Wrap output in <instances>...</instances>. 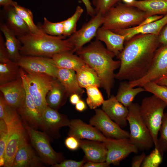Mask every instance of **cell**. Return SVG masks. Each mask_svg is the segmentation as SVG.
Listing matches in <instances>:
<instances>
[{
	"mask_svg": "<svg viewBox=\"0 0 167 167\" xmlns=\"http://www.w3.org/2000/svg\"><path fill=\"white\" fill-rule=\"evenodd\" d=\"M127 41L117 56L120 66L115 79L131 82L141 79L147 73L160 45L158 36L151 34H138Z\"/></svg>",
	"mask_w": 167,
	"mask_h": 167,
	"instance_id": "6da1fadb",
	"label": "cell"
},
{
	"mask_svg": "<svg viewBox=\"0 0 167 167\" xmlns=\"http://www.w3.org/2000/svg\"><path fill=\"white\" fill-rule=\"evenodd\" d=\"M76 52L86 64L96 72L101 87L105 90L108 98L109 97L115 79L114 71L119 68L120 61L114 60L115 54L97 40Z\"/></svg>",
	"mask_w": 167,
	"mask_h": 167,
	"instance_id": "7a4b0ae2",
	"label": "cell"
},
{
	"mask_svg": "<svg viewBox=\"0 0 167 167\" xmlns=\"http://www.w3.org/2000/svg\"><path fill=\"white\" fill-rule=\"evenodd\" d=\"M21 44V56H32L51 58L62 52L72 51L74 46L66 37L53 36L42 31L38 33L29 32L17 37Z\"/></svg>",
	"mask_w": 167,
	"mask_h": 167,
	"instance_id": "3957f363",
	"label": "cell"
},
{
	"mask_svg": "<svg viewBox=\"0 0 167 167\" xmlns=\"http://www.w3.org/2000/svg\"><path fill=\"white\" fill-rule=\"evenodd\" d=\"M150 16L133 6L119 3L113 6L104 15L102 28L114 31L139 25Z\"/></svg>",
	"mask_w": 167,
	"mask_h": 167,
	"instance_id": "277c9868",
	"label": "cell"
},
{
	"mask_svg": "<svg viewBox=\"0 0 167 167\" xmlns=\"http://www.w3.org/2000/svg\"><path fill=\"white\" fill-rule=\"evenodd\" d=\"M167 106L164 101L154 94L144 98L140 105V114L151 133L155 148L157 147L158 135Z\"/></svg>",
	"mask_w": 167,
	"mask_h": 167,
	"instance_id": "5b68a950",
	"label": "cell"
},
{
	"mask_svg": "<svg viewBox=\"0 0 167 167\" xmlns=\"http://www.w3.org/2000/svg\"><path fill=\"white\" fill-rule=\"evenodd\" d=\"M139 107L138 103L133 102L128 107L129 139L138 150H148L152 147L154 142L149 130L141 117Z\"/></svg>",
	"mask_w": 167,
	"mask_h": 167,
	"instance_id": "8992f818",
	"label": "cell"
},
{
	"mask_svg": "<svg viewBox=\"0 0 167 167\" xmlns=\"http://www.w3.org/2000/svg\"><path fill=\"white\" fill-rule=\"evenodd\" d=\"M21 69L28 91L42 115L48 106L47 95L56 78L44 75L28 74Z\"/></svg>",
	"mask_w": 167,
	"mask_h": 167,
	"instance_id": "52a82bcc",
	"label": "cell"
},
{
	"mask_svg": "<svg viewBox=\"0 0 167 167\" xmlns=\"http://www.w3.org/2000/svg\"><path fill=\"white\" fill-rule=\"evenodd\" d=\"M25 128L31 144L42 161L53 166L64 160L62 155L56 152L52 148L46 134L27 126Z\"/></svg>",
	"mask_w": 167,
	"mask_h": 167,
	"instance_id": "ba28073f",
	"label": "cell"
},
{
	"mask_svg": "<svg viewBox=\"0 0 167 167\" xmlns=\"http://www.w3.org/2000/svg\"><path fill=\"white\" fill-rule=\"evenodd\" d=\"M6 123L8 138L5 151L4 167H12L17 152L27 140L26 131L19 115Z\"/></svg>",
	"mask_w": 167,
	"mask_h": 167,
	"instance_id": "9c48e42d",
	"label": "cell"
},
{
	"mask_svg": "<svg viewBox=\"0 0 167 167\" xmlns=\"http://www.w3.org/2000/svg\"><path fill=\"white\" fill-rule=\"evenodd\" d=\"M164 77H167V45L160 46L157 49L151 66L145 75L129 83L132 88L143 87L148 82H156Z\"/></svg>",
	"mask_w": 167,
	"mask_h": 167,
	"instance_id": "30bf717a",
	"label": "cell"
},
{
	"mask_svg": "<svg viewBox=\"0 0 167 167\" xmlns=\"http://www.w3.org/2000/svg\"><path fill=\"white\" fill-rule=\"evenodd\" d=\"M17 62L20 67L27 73L44 75L57 78L58 68L54 63L51 58L21 56Z\"/></svg>",
	"mask_w": 167,
	"mask_h": 167,
	"instance_id": "8fae6325",
	"label": "cell"
},
{
	"mask_svg": "<svg viewBox=\"0 0 167 167\" xmlns=\"http://www.w3.org/2000/svg\"><path fill=\"white\" fill-rule=\"evenodd\" d=\"M104 143L107 150L106 162L109 165H118L130 154L137 153L139 150L129 138L118 139L107 138Z\"/></svg>",
	"mask_w": 167,
	"mask_h": 167,
	"instance_id": "7c38bea8",
	"label": "cell"
},
{
	"mask_svg": "<svg viewBox=\"0 0 167 167\" xmlns=\"http://www.w3.org/2000/svg\"><path fill=\"white\" fill-rule=\"evenodd\" d=\"M95 114L89 120V124L95 126L107 138H128L129 133L122 129L102 109H95Z\"/></svg>",
	"mask_w": 167,
	"mask_h": 167,
	"instance_id": "4fadbf2b",
	"label": "cell"
},
{
	"mask_svg": "<svg viewBox=\"0 0 167 167\" xmlns=\"http://www.w3.org/2000/svg\"><path fill=\"white\" fill-rule=\"evenodd\" d=\"M104 21V15L98 13L67 39L74 46L71 52H76L96 36L97 32Z\"/></svg>",
	"mask_w": 167,
	"mask_h": 167,
	"instance_id": "5bb4252c",
	"label": "cell"
},
{
	"mask_svg": "<svg viewBox=\"0 0 167 167\" xmlns=\"http://www.w3.org/2000/svg\"><path fill=\"white\" fill-rule=\"evenodd\" d=\"M20 73L26 94L22 105L17 110L26 123L28 125V126L33 128L38 127L42 128L43 121L42 115L38 110L32 96L28 91L21 69Z\"/></svg>",
	"mask_w": 167,
	"mask_h": 167,
	"instance_id": "9a60e30c",
	"label": "cell"
},
{
	"mask_svg": "<svg viewBox=\"0 0 167 167\" xmlns=\"http://www.w3.org/2000/svg\"><path fill=\"white\" fill-rule=\"evenodd\" d=\"M42 129L54 138L60 136L59 129L64 126H69L71 120L64 114L59 113L58 110L48 106L42 114Z\"/></svg>",
	"mask_w": 167,
	"mask_h": 167,
	"instance_id": "2e32d148",
	"label": "cell"
},
{
	"mask_svg": "<svg viewBox=\"0 0 167 167\" xmlns=\"http://www.w3.org/2000/svg\"><path fill=\"white\" fill-rule=\"evenodd\" d=\"M0 90L6 103L10 106L17 110L21 106L26 94L21 77L0 84Z\"/></svg>",
	"mask_w": 167,
	"mask_h": 167,
	"instance_id": "e0dca14e",
	"label": "cell"
},
{
	"mask_svg": "<svg viewBox=\"0 0 167 167\" xmlns=\"http://www.w3.org/2000/svg\"><path fill=\"white\" fill-rule=\"evenodd\" d=\"M68 135L80 139L104 142L107 137L94 126L88 124L79 119L71 120Z\"/></svg>",
	"mask_w": 167,
	"mask_h": 167,
	"instance_id": "ac0fdd59",
	"label": "cell"
},
{
	"mask_svg": "<svg viewBox=\"0 0 167 167\" xmlns=\"http://www.w3.org/2000/svg\"><path fill=\"white\" fill-rule=\"evenodd\" d=\"M102 109L121 127L127 126L129 113L128 107L119 102L115 96L111 95L108 99L105 100Z\"/></svg>",
	"mask_w": 167,
	"mask_h": 167,
	"instance_id": "d6986e66",
	"label": "cell"
},
{
	"mask_svg": "<svg viewBox=\"0 0 167 167\" xmlns=\"http://www.w3.org/2000/svg\"><path fill=\"white\" fill-rule=\"evenodd\" d=\"M167 24V14L161 19L141 26L113 31L114 32L126 36V41L138 34H151L158 36L163 28Z\"/></svg>",
	"mask_w": 167,
	"mask_h": 167,
	"instance_id": "ffe728a7",
	"label": "cell"
},
{
	"mask_svg": "<svg viewBox=\"0 0 167 167\" xmlns=\"http://www.w3.org/2000/svg\"><path fill=\"white\" fill-rule=\"evenodd\" d=\"M80 148L84 152L88 161L103 162L106 161L107 150L103 142L80 139Z\"/></svg>",
	"mask_w": 167,
	"mask_h": 167,
	"instance_id": "44dd1931",
	"label": "cell"
},
{
	"mask_svg": "<svg viewBox=\"0 0 167 167\" xmlns=\"http://www.w3.org/2000/svg\"><path fill=\"white\" fill-rule=\"evenodd\" d=\"M96 39L104 42L107 49L118 56L124 48L126 36L116 33L109 29L100 28L95 36Z\"/></svg>",
	"mask_w": 167,
	"mask_h": 167,
	"instance_id": "7402d4cb",
	"label": "cell"
},
{
	"mask_svg": "<svg viewBox=\"0 0 167 167\" xmlns=\"http://www.w3.org/2000/svg\"><path fill=\"white\" fill-rule=\"evenodd\" d=\"M57 78L64 88L67 97L74 93L81 96L84 92V90L79 84L75 71L58 68Z\"/></svg>",
	"mask_w": 167,
	"mask_h": 167,
	"instance_id": "603a6c76",
	"label": "cell"
},
{
	"mask_svg": "<svg viewBox=\"0 0 167 167\" xmlns=\"http://www.w3.org/2000/svg\"><path fill=\"white\" fill-rule=\"evenodd\" d=\"M5 23L16 36H20L29 33L28 27L19 15L13 6L3 8Z\"/></svg>",
	"mask_w": 167,
	"mask_h": 167,
	"instance_id": "cb8c5ba5",
	"label": "cell"
},
{
	"mask_svg": "<svg viewBox=\"0 0 167 167\" xmlns=\"http://www.w3.org/2000/svg\"><path fill=\"white\" fill-rule=\"evenodd\" d=\"M40 160H41V159L36 156L27 141L21 145L17 152L12 167L39 166L41 165Z\"/></svg>",
	"mask_w": 167,
	"mask_h": 167,
	"instance_id": "d4e9b609",
	"label": "cell"
},
{
	"mask_svg": "<svg viewBox=\"0 0 167 167\" xmlns=\"http://www.w3.org/2000/svg\"><path fill=\"white\" fill-rule=\"evenodd\" d=\"M0 29L4 36L5 46L10 59L17 62L21 56L20 41L5 23H1Z\"/></svg>",
	"mask_w": 167,
	"mask_h": 167,
	"instance_id": "484cf974",
	"label": "cell"
},
{
	"mask_svg": "<svg viewBox=\"0 0 167 167\" xmlns=\"http://www.w3.org/2000/svg\"><path fill=\"white\" fill-rule=\"evenodd\" d=\"M71 51L56 54L52 58L54 63L58 68L71 70L75 72L86 63L78 56Z\"/></svg>",
	"mask_w": 167,
	"mask_h": 167,
	"instance_id": "4316f807",
	"label": "cell"
},
{
	"mask_svg": "<svg viewBox=\"0 0 167 167\" xmlns=\"http://www.w3.org/2000/svg\"><path fill=\"white\" fill-rule=\"evenodd\" d=\"M128 5L145 12L150 16L167 14V0H136Z\"/></svg>",
	"mask_w": 167,
	"mask_h": 167,
	"instance_id": "83f0119b",
	"label": "cell"
},
{
	"mask_svg": "<svg viewBox=\"0 0 167 167\" xmlns=\"http://www.w3.org/2000/svg\"><path fill=\"white\" fill-rule=\"evenodd\" d=\"M67 97L63 86L57 78H55L52 86L46 96L47 105L58 110L64 104Z\"/></svg>",
	"mask_w": 167,
	"mask_h": 167,
	"instance_id": "f1b7e54d",
	"label": "cell"
},
{
	"mask_svg": "<svg viewBox=\"0 0 167 167\" xmlns=\"http://www.w3.org/2000/svg\"><path fill=\"white\" fill-rule=\"evenodd\" d=\"M76 72L79 84L81 88H86L90 86H101V82L97 74L87 64H85Z\"/></svg>",
	"mask_w": 167,
	"mask_h": 167,
	"instance_id": "f546056e",
	"label": "cell"
},
{
	"mask_svg": "<svg viewBox=\"0 0 167 167\" xmlns=\"http://www.w3.org/2000/svg\"><path fill=\"white\" fill-rule=\"evenodd\" d=\"M144 91L145 90L143 87L131 88L128 81L124 80L120 83L115 96L119 102L128 107L133 103L138 94Z\"/></svg>",
	"mask_w": 167,
	"mask_h": 167,
	"instance_id": "4dcf8cb0",
	"label": "cell"
},
{
	"mask_svg": "<svg viewBox=\"0 0 167 167\" xmlns=\"http://www.w3.org/2000/svg\"><path fill=\"white\" fill-rule=\"evenodd\" d=\"M21 68L18 62L11 59L0 62V84L21 78Z\"/></svg>",
	"mask_w": 167,
	"mask_h": 167,
	"instance_id": "1f68e13d",
	"label": "cell"
},
{
	"mask_svg": "<svg viewBox=\"0 0 167 167\" xmlns=\"http://www.w3.org/2000/svg\"><path fill=\"white\" fill-rule=\"evenodd\" d=\"M14 7L16 13L28 25L30 32L36 34L42 31L40 27H38L35 24L32 13L30 9L19 5L17 3Z\"/></svg>",
	"mask_w": 167,
	"mask_h": 167,
	"instance_id": "d6a6232c",
	"label": "cell"
},
{
	"mask_svg": "<svg viewBox=\"0 0 167 167\" xmlns=\"http://www.w3.org/2000/svg\"><path fill=\"white\" fill-rule=\"evenodd\" d=\"M97 86L88 87L86 89L87 97V104L91 109H95L102 105L105 100L103 96Z\"/></svg>",
	"mask_w": 167,
	"mask_h": 167,
	"instance_id": "836d02e7",
	"label": "cell"
},
{
	"mask_svg": "<svg viewBox=\"0 0 167 167\" xmlns=\"http://www.w3.org/2000/svg\"><path fill=\"white\" fill-rule=\"evenodd\" d=\"M84 12L80 6H78L74 14L70 17L64 20L63 36H70L76 30V24L78 20Z\"/></svg>",
	"mask_w": 167,
	"mask_h": 167,
	"instance_id": "e575fe53",
	"label": "cell"
},
{
	"mask_svg": "<svg viewBox=\"0 0 167 167\" xmlns=\"http://www.w3.org/2000/svg\"><path fill=\"white\" fill-rule=\"evenodd\" d=\"M64 20L57 22H52L47 18H44L43 24L40 27L46 34L53 36H63Z\"/></svg>",
	"mask_w": 167,
	"mask_h": 167,
	"instance_id": "d590c367",
	"label": "cell"
},
{
	"mask_svg": "<svg viewBox=\"0 0 167 167\" xmlns=\"http://www.w3.org/2000/svg\"><path fill=\"white\" fill-rule=\"evenodd\" d=\"M8 138L7 125L5 121L0 120V166L4 165L5 153Z\"/></svg>",
	"mask_w": 167,
	"mask_h": 167,
	"instance_id": "8d00e7d4",
	"label": "cell"
},
{
	"mask_svg": "<svg viewBox=\"0 0 167 167\" xmlns=\"http://www.w3.org/2000/svg\"><path fill=\"white\" fill-rule=\"evenodd\" d=\"M145 91L155 95L167 104V86L158 84L154 81L148 82L143 87Z\"/></svg>",
	"mask_w": 167,
	"mask_h": 167,
	"instance_id": "74e56055",
	"label": "cell"
},
{
	"mask_svg": "<svg viewBox=\"0 0 167 167\" xmlns=\"http://www.w3.org/2000/svg\"><path fill=\"white\" fill-rule=\"evenodd\" d=\"M160 135L158 138L157 148L163 155L165 152L167 151V113H164L162 124L159 131Z\"/></svg>",
	"mask_w": 167,
	"mask_h": 167,
	"instance_id": "f35d334b",
	"label": "cell"
},
{
	"mask_svg": "<svg viewBox=\"0 0 167 167\" xmlns=\"http://www.w3.org/2000/svg\"><path fill=\"white\" fill-rule=\"evenodd\" d=\"M163 157L159 150L155 148L149 155L146 156L141 167H157L161 163Z\"/></svg>",
	"mask_w": 167,
	"mask_h": 167,
	"instance_id": "ab89813d",
	"label": "cell"
},
{
	"mask_svg": "<svg viewBox=\"0 0 167 167\" xmlns=\"http://www.w3.org/2000/svg\"><path fill=\"white\" fill-rule=\"evenodd\" d=\"M121 0H93L96 14L104 15L113 6Z\"/></svg>",
	"mask_w": 167,
	"mask_h": 167,
	"instance_id": "60d3db41",
	"label": "cell"
},
{
	"mask_svg": "<svg viewBox=\"0 0 167 167\" xmlns=\"http://www.w3.org/2000/svg\"><path fill=\"white\" fill-rule=\"evenodd\" d=\"M88 161L85 158L80 161L69 160H64L53 166L54 167H82Z\"/></svg>",
	"mask_w": 167,
	"mask_h": 167,
	"instance_id": "b9f144b4",
	"label": "cell"
},
{
	"mask_svg": "<svg viewBox=\"0 0 167 167\" xmlns=\"http://www.w3.org/2000/svg\"><path fill=\"white\" fill-rule=\"evenodd\" d=\"M66 147L69 150L74 151L80 147V139L72 136H69L65 141Z\"/></svg>",
	"mask_w": 167,
	"mask_h": 167,
	"instance_id": "7bdbcfd3",
	"label": "cell"
},
{
	"mask_svg": "<svg viewBox=\"0 0 167 167\" xmlns=\"http://www.w3.org/2000/svg\"><path fill=\"white\" fill-rule=\"evenodd\" d=\"M8 52L5 46V40L2 33L0 34V62H4L10 60Z\"/></svg>",
	"mask_w": 167,
	"mask_h": 167,
	"instance_id": "ee69618b",
	"label": "cell"
},
{
	"mask_svg": "<svg viewBox=\"0 0 167 167\" xmlns=\"http://www.w3.org/2000/svg\"><path fill=\"white\" fill-rule=\"evenodd\" d=\"M158 37L160 46L167 45V24L161 30Z\"/></svg>",
	"mask_w": 167,
	"mask_h": 167,
	"instance_id": "f6af8a7d",
	"label": "cell"
},
{
	"mask_svg": "<svg viewBox=\"0 0 167 167\" xmlns=\"http://www.w3.org/2000/svg\"><path fill=\"white\" fill-rule=\"evenodd\" d=\"M146 155L143 152L140 155L135 156L133 158L131 166L132 167H139L141 166Z\"/></svg>",
	"mask_w": 167,
	"mask_h": 167,
	"instance_id": "bcb514c9",
	"label": "cell"
},
{
	"mask_svg": "<svg viewBox=\"0 0 167 167\" xmlns=\"http://www.w3.org/2000/svg\"><path fill=\"white\" fill-rule=\"evenodd\" d=\"M7 104L2 94L0 92V120L3 119Z\"/></svg>",
	"mask_w": 167,
	"mask_h": 167,
	"instance_id": "7dc6e473",
	"label": "cell"
},
{
	"mask_svg": "<svg viewBox=\"0 0 167 167\" xmlns=\"http://www.w3.org/2000/svg\"><path fill=\"white\" fill-rule=\"evenodd\" d=\"M86 7L87 14L93 17L96 15L95 9L92 6L89 0H81Z\"/></svg>",
	"mask_w": 167,
	"mask_h": 167,
	"instance_id": "c3c4849f",
	"label": "cell"
},
{
	"mask_svg": "<svg viewBox=\"0 0 167 167\" xmlns=\"http://www.w3.org/2000/svg\"><path fill=\"white\" fill-rule=\"evenodd\" d=\"M109 165L106 161L103 162L87 161L84 165L83 167H107Z\"/></svg>",
	"mask_w": 167,
	"mask_h": 167,
	"instance_id": "681fc988",
	"label": "cell"
},
{
	"mask_svg": "<svg viewBox=\"0 0 167 167\" xmlns=\"http://www.w3.org/2000/svg\"><path fill=\"white\" fill-rule=\"evenodd\" d=\"M75 105V109L80 112L83 111L87 108L85 102L81 99Z\"/></svg>",
	"mask_w": 167,
	"mask_h": 167,
	"instance_id": "f907efd6",
	"label": "cell"
},
{
	"mask_svg": "<svg viewBox=\"0 0 167 167\" xmlns=\"http://www.w3.org/2000/svg\"><path fill=\"white\" fill-rule=\"evenodd\" d=\"M17 2L13 0H0V5L3 8H6L10 6H14Z\"/></svg>",
	"mask_w": 167,
	"mask_h": 167,
	"instance_id": "816d5d0a",
	"label": "cell"
},
{
	"mask_svg": "<svg viewBox=\"0 0 167 167\" xmlns=\"http://www.w3.org/2000/svg\"><path fill=\"white\" fill-rule=\"evenodd\" d=\"M81 96L78 94L74 93L70 96V101L73 105H75L80 99Z\"/></svg>",
	"mask_w": 167,
	"mask_h": 167,
	"instance_id": "f5cc1de1",
	"label": "cell"
},
{
	"mask_svg": "<svg viewBox=\"0 0 167 167\" xmlns=\"http://www.w3.org/2000/svg\"><path fill=\"white\" fill-rule=\"evenodd\" d=\"M159 85L167 86V77H164L155 82Z\"/></svg>",
	"mask_w": 167,
	"mask_h": 167,
	"instance_id": "db71d44e",
	"label": "cell"
},
{
	"mask_svg": "<svg viewBox=\"0 0 167 167\" xmlns=\"http://www.w3.org/2000/svg\"><path fill=\"white\" fill-rule=\"evenodd\" d=\"M124 3L127 5H130L134 1L137 0H121Z\"/></svg>",
	"mask_w": 167,
	"mask_h": 167,
	"instance_id": "11a10c76",
	"label": "cell"
},
{
	"mask_svg": "<svg viewBox=\"0 0 167 167\" xmlns=\"http://www.w3.org/2000/svg\"><path fill=\"white\" fill-rule=\"evenodd\" d=\"M137 0L141 1V0Z\"/></svg>",
	"mask_w": 167,
	"mask_h": 167,
	"instance_id": "9f6ffc18",
	"label": "cell"
}]
</instances>
